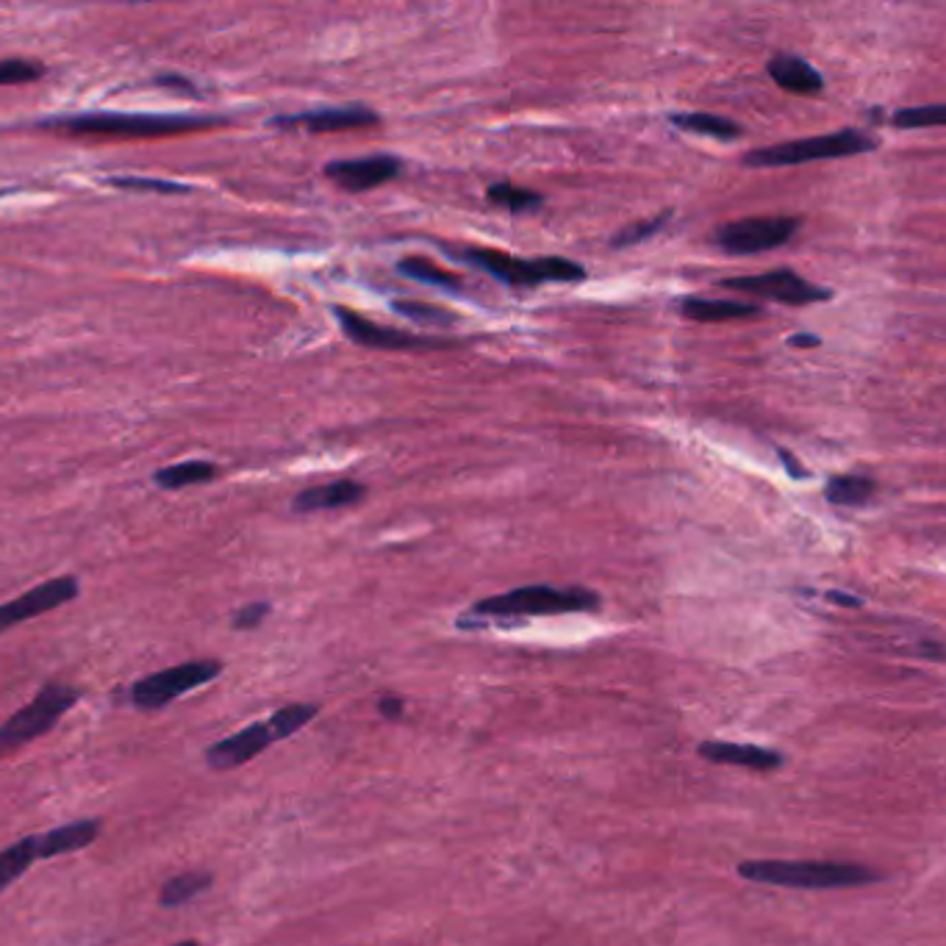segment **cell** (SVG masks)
Wrapping results in <instances>:
<instances>
[{
	"instance_id": "obj_1",
	"label": "cell",
	"mask_w": 946,
	"mask_h": 946,
	"mask_svg": "<svg viewBox=\"0 0 946 946\" xmlns=\"http://www.w3.org/2000/svg\"><path fill=\"white\" fill-rule=\"evenodd\" d=\"M602 597L586 586H520L505 595L486 597L469 606L467 613L456 619V628L480 630L489 624H520L531 617H561V613H586L597 611Z\"/></svg>"
},
{
	"instance_id": "obj_2",
	"label": "cell",
	"mask_w": 946,
	"mask_h": 946,
	"mask_svg": "<svg viewBox=\"0 0 946 946\" xmlns=\"http://www.w3.org/2000/svg\"><path fill=\"white\" fill-rule=\"evenodd\" d=\"M739 878L778 889L836 891L874 885L883 874L855 863H825V860H744L739 863Z\"/></svg>"
},
{
	"instance_id": "obj_3",
	"label": "cell",
	"mask_w": 946,
	"mask_h": 946,
	"mask_svg": "<svg viewBox=\"0 0 946 946\" xmlns=\"http://www.w3.org/2000/svg\"><path fill=\"white\" fill-rule=\"evenodd\" d=\"M453 261L475 267L494 281L511 289H536L542 283H580L586 281V267L561 255H544V259H520V255L502 253L491 248H445Z\"/></svg>"
},
{
	"instance_id": "obj_4",
	"label": "cell",
	"mask_w": 946,
	"mask_h": 946,
	"mask_svg": "<svg viewBox=\"0 0 946 946\" xmlns=\"http://www.w3.org/2000/svg\"><path fill=\"white\" fill-rule=\"evenodd\" d=\"M42 128H58L73 137H115V139H153L178 137V133L203 131V128L222 126V120L178 115H81L58 117V120L40 122Z\"/></svg>"
},
{
	"instance_id": "obj_5",
	"label": "cell",
	"mask_w": 946,
	"mask_h": 946,
	"mask_svg": "<svg viewBox=\"0 0 946 946\" xmlns=\"http://www.w3.org/2000/svg\"><path fill=\"white\" fill-rule=\"evenodd\" d=\"M878 151V139L858 128H841V131L822 133L811 139H791V142L755 148L744 156V167L772 170V167H800L811 162H830V159L863 156Z\"/></svg>"
},
{
	"instance_id": "obj_6",
	"label": "cell",
	"mask_w": 946,
	"mask_h": 946,
	"mask_svg": "<svg viewBox=\"0 0 946 946\" xmlns=\"http://www.w3.org/2000/svg\"><path fill=\"white\" fill-rule=\"evenodd\" d=\"M78 697H81V692L73 686H62V683L42 686L25 708H20L18 714H12L0 725V758L14 755L40 736L51 733L56 721L78 703Z\"/></svg>"
},
{
	"instance_id": "obj_7",
	"label": "cell",
	"mask_w": 946,
	"mask_h": 946,
	"mask_svg": "<svg viewBox=\"0 0 946 946\" xmlns=\"http://www.w3.org/2000/svg\"><path fill=\"white\" fill-rule=\"evenodd\" d=\"M220 672L222 664L214 659L186 661V664L170 666V670L153 672V675L137 681L131 686V692H128V699H131L133 708L139 710L167 708L181 694L195 692L203 683H211L214 677H220Z\"/></svg>"
},
{
	"instance_id": "obj_8",
	"label": "cell",
	"mask_w": 946,
	"mask_h": 946,
	"mask_svg": "<svg viewBox=\"0 0 946 946\" xmlns=\"http://www.w3.org/2000/svg\"><path fill=\"white\" fill-rule=\"evenodd\" d=\"M716 286L739 292V295H752V297H763V301L783 303V306H811V303H827L833 297L830 289L805 281V278L800 275V272L791 270V267L761 272V275L725 278V281H719Z\"/></svg>"
},
{
	"instance_id": "obj_9",
	"label": "cell",
	"mask_w": 946,
	"mask_h": 946,
	"mask_svg": "<svg viewBox=\"0 0 946 946\" xmlns=\"http://www.w3.org/2000/svg\"><path fill=\"white\" fill-rule=\"evenodd\" d=\"M800 226H803L800 217H747L716 228L714 244L727 255L766 253L789 244Z\"/></svg>"
},
{
	"instance_id": "obj_10",
	"label": "cell",
	"mask_w": 946,
	"mask_h": 946,
	"mask_svg": "<svg viewBox=\"0 0 946 946\" xmlns=\"http://www.w3.org/2000/svg\"><path fill=\"white\" fill-rule=\"evenodd\" d=\"M78 597V580L73 575L53 577L47 584L34 586L25 595L14 597L12 602H3L0 606V633L18 628V624L31 622V619L42 617V613H51L56 608L67 606Z\"/></svg>"
},
{
	"instance_id": "obj_11",
	"label": "cell",
	"mask_w": 946,
	"mask_h": 946,
	"mask_svg": "<svg viewBox=\"0 0 946 946\" xmlns=\"http://www.w3.org/2000/svg\"><path fill=\"white\" fill-rule=\"evenodd\" d=\"M336 323L341 325L345 336L350 341L361 347H370V350H433V347H450L445 341H433V339H420L414 334H405V330L387 328V325H378L372 319L361 317L358 312L345 306H334Z\"/></svg>"
},
{
	"instance_id": "obj_12",
	"label": "cell",
	"mask_w": 946,
	"mask_h": 946,
	"mask_svg": "<svg viewBox=\"0 0 946 946\" xmlns=\"http://www.w3.org/2000/svg\"><path fill=\"white\" fill-rule=\"evenodd\" d=\"M403 173V162L389 153H376L363 159H339L325 164V178L334 181L345 192H370L383 184H392Z\"/></svg>"
},
{
	"instance_id": "obj_13",
	"label": "cell",
	"mask_w": 946,
	"mask_h": 946,
	"mask_svg": "<svg viewBox=\"0 0 946 946\" xmlns=\"http://www.w3.org/2000/svg\"><path fill=\"white\" fill-rule=\"evenodd\" d=\"M378 122H381L378 111L361 104L330 106V109H314V111H301V115L272 117V126L275 128H283V131L306 128L308 133L352 131V128H370V126H378Z\"/></svg>"
},
{
	"instance_id": "obj_14",
	"label": "cell",
	"mask_w": 946,
	"mask_h": 946,
	"mask_svg": "<svg viewBox=\"0 0 946 946\" xmlns=\"http://www.w3.org/2000/svg\"><path fill=\"white\" fill-rule=\"evenodd\" d=\"M270 744H275V739H272L267 721H255L239 733L214 741L206 750V763L217 772H231V769L244 766L264 750H270Z\"/></svg>"
},
{
	"instance_id": "obj_15",
	"label": "cell",
	"mask_w": 946,
	"mask_h": 946,
	"mask_svg": "<svg viewBox=\"0 0 946 946\" xmlns=\"http://www.w3.org/2000/svg\"><path fill=\"white\" fill-rule=\"evenodd\" d=\"M697 755L710 763H730V766L750 769V772H778L785 758L778 750L758 744H736V741H703Z\"/></svg>"
},
{
	"instance_id": "obj_16",
	"label": "cell",
	"mask_w": 946,
	"mask_h": 946,
	"mask_svg": "<svg viewBox=\"0 0 946 946\" xmlns=\"http://www.w3.org/2000/svg\"><path fill=\"white\" fill-rule=\"evenodd\" d=\"M766 73L780 89L800 98H814V95L825 93V76L811 62H805L796 53H778L769 58Z\"/></svg>"
},
{
	"instance_id": "obj_17",
	"label": "cell",
	"mask_w": 946,
	"mask_h": 946,
	"mask_svg": "<svg viewBox=\"0 0 946 946\" xmlns=\"http://www.w3.org/2000/svg\"><path fill=\"white\" fill-rule=\"evenodd\" d=\"M367 497V486L358 480H334V483L308 486L292 500L297 514H314V511H334V508H350Z\"/></svg>"
},
{
	"instance_id": "obj_18",
	"label": "cell",
	"mask_w": 946,
	"mask_h": 946,
	"mask_svg": "<svg viewBox=\"0 0 946 946\" xmlns=\"http://www.w3.org/2000/svg\"><path fill=\"white\" fill-rule=\"evenodd\" d=\"M100 819H81V822H67L62 827H53V830L36 836V858H58V855L78 852V849L89 847V844L98 841L100 836Z\"/></svg>"
},
{
	"instance_id": "obj_19",
	"label": "cell",
	"mask_w": 946,
	"mask_h": 946,
	"mask_svg": "<svg viewBox=\"0 0 946 946\" xmlns=\"http://www.w3.org/2000/svg\"><path fill=\"white\" fill-rule=\"evenodd\" d=\"M681 314L694 323H730V319H752L761 317L763 308L758 303L744 301H714V297H683L677 303Z\"/></svg>"
},
{
	"instance_id": "obj_20",
	"label": "cell",
	"mask_w": 946,
	"mask_h": 946,
	"mask_svg": "<svg viewBox=\"0 0 946 946\" xmlns=\"http://www.w3.org/2000/svg\"><path fill=\"white\" fill-rule=\"evenodd\" d=\"M670 122L681 131L719 139V142H736V139L744 137V128L739 122L710 115V111H681V115H670Z\"/></svg>"
},
{
	"instance_id": "obj_21",
	"label": "cell",
	"mask_w": 946,
	"mask_h": 946,
	"mask_svg": "<svg viewBox=\"0 0 946 946\" xmlns=\"http://www.w3.org/2000/svg\"><path fill=\"white\" fill-rule=\"evenodd\" d=\"M878 494V480L869 475H836L825 483V500L838 508H860Z\"/></svg>"
},
{
	"instance_id": "obj_22",
	"label": "cell",
	"mask_w": 946,
	"mask_h": 946,
	"mask_svg": "<svg viewBox=\"0 0 946 946\" xmlns=\"http://www.w3.org/2000/svg\"><path fill=\"white\" fill-rule=\"evenodd\" d=\"M214 885L211 871H181L175 878H170L167 883L159 891V905L173 911V907L189 905L195 896H200L203 891H208Z\"/></svg>"
},
{
	"instance_id": "obj_23",
	"label": "cell",
	"mask_w": 946,
	"mask_h": 946,
	"mask_svg": "<svg viewBox=\"0 0 946 946\" xmlns=\"http://www.w3.org/2000/svg\"><path fill=\"white\" fill-rule=\"evenodd\" d=\"M486 200L508 214H533L544 206V195L525 189V186L511 184V181H497V184H491L489 189H486Z\"/></svg>"
},
{
	"instance_id": "obj_24",
	"label": "cell",
	"mask_w": 946,
	"mask_h": 946,
	"mask_svg": "<svg viewBox=\"0 0 946 946\" xmlns=\"http://www.w3.org/2000/svg\"><path fill=\"white\" fill-rule=\"evenodd\" d=\"M398 272L400 275L411 278V281L425 283V286L447 289V292H461L464 289V281L456 275V272L445 270V267H436L433 261L422 259V255H409V259H400Z\"/></svg>"
},
{
	"instance_id": "obj_25",
	"label": "cell",
	"mask_w": 946,
	"mask_h": 946,
	"mask_svg": "<svg viewBox=\"0 0 946 946\" xmlns=\"http://www.w3.org/2000/svg\"><path fill=\"white\" fill-rule=\"evenodd\" d=\"M36 836L20 838L12 847L0 849V894L18 883L25 871L36 863Z\"/></svg>"
},
{
	"instance_id": "obj_26",
	"label": "cell",
	"mask_w": 946,
	"mask_h": 946,
	"mask_svg": "<svg viewBox=\"0 0 946 946\" xmlns=\"http://www.w3.org/2000/svg\"><path fill=\"white\" fill-rule=\"evenodd\" d=\"M217 464L211 461H181V464H170V467L159 469L156 475H153V480H156V486H162V489L167 491H178L186 489V486H195V483H206V480L217 478Z\"/></svg>"
},
{
	"instance_id": "obj_27",
	"label": "cell",
	"mask_w": 946,
	"mask_h": 946,
	"mask_svg": "<svg viewBox=\"0 0 946 946\" xmlns=\"http://www.w3.org/2000/svg\"><path fill=\"white\" fill-rule=\"evenodd\" d=\"M317 714H319V705L314 703L283 705V708H278L275 714L267 719V727H270L272 739L281 741V739H289V736H295L297 730H303L308 721H314V716Z\"/></svg>"
},
{
	"instance_id": "obj_28",
	"label": "cell",
	"mask_w": 946,
	"mask_h": 946,
	"mask_svg": "<svg viewBox=\"0 0 946 946\" xmlns=\"http://www.w3.org/2000/svg\"><path fill=\"white\" fill-rule=\"evenodd\" d=\"M670 217H672V211H661V214H655V217H650V220L630 222V226H624L622 231H617L611 239H608V248L624 250V248H633V244L646 242L650 237H655L659 231H664L666 222H670Z\"/></svg>"
},
{
	"instance_id": "obj_29",
	"label": "cell",
	"mask_w": 946,
	"mask_h": 946,
	"mask_svg": "<svg viewBox=\"0 0 946 946\" xmlns=\"http://www.w3.org/2000/svg\"><path fill=\"white\" fill-rule=\"evenodd\" d=\"M392 312H398L400 317L405 319H414V323L420 325H436V328H450V325H456V314L442 306H433V303L394 301Z\"/></svg>"
},
{
	"instance_id": "obj_30",
	"label": "cell",
	"mask_w": 946,
	"mask_h": 946,
	"mask_svg": "<svg viewBox=\"0 0 946 946\" xmlns=\"http://www.w3.org/2000/svg\"><path fill=\"white\" fill-rule=\"evenodd\" d=\"M946 122V106H911V109H896L891 115V126L902 128V131H913V128H940Z\"/></svg>"
},
{
	"instance_id": "obj_31",
	"label": "cell",
	"mask_w": 946,
	"mask_h": 946,
	"mask_svg": "<svg viewBox=\"0 0 946 946\" xmlns=\"http://www.w3.org/2000/svg\"><path fill=\"white\" fill-rule=\"evenodd\" d=\"M45 76V64L34 58H7L0 62V87H14V84H31Z\"/></svg>"
},
{
	"instance_id": "obj_32",
	"label": "cell",
	"mask_w": 946,
	"mask_h": 946,
	"mask_svg": "<svg viewBox=\"0 0 946 946\" xmlns=\"http://www.w3.org/2000/svg\"><path fill=\"white\" fill-rule=\"evenodd\" d=\"M109 184L117 186V189H128V192H162V195H181V192H189V186L173 184V181L137 178V175H117V178H109Z\"/></svg>"
},
{
	"instance_id": "obj_33",
	"label": "cell",
	"mask_w": 946,
	"mask_h": 946,
	"mask_svg": "<svg viewBox=\"0 0 946 946\" xmlns=\"http://www.w3.org/2000/svg\"><path fill=\"white\" fill-rule=\"evenodd\" d=\"M267 617H270V602H248L233 613L231 624L233 630H255Z\"/></svg>"
},
{
	"instance_id": "obj_34",
	"label": "cell",
	"mask_w": 946,
	"mask_h": 946,
	"mask_svg": "<svg viewBox=\"0 0 946 946\" xmlns=\"http://www.w3.org/2000/svg\"><path fill=\"white\" fill-rule=\"evenodd\" d=\"M156 84L164 89H175V93L186 95V98H200V93H197V87L192 81H186V78L175 76V73H164V76H156Z\"/></svg>"
},
{
	"instance_id": "obj_35",
	"label": "cell",
	"mask_w": 946,
	"mask_h": 946,
	"mask_svg": "<svg viewBox=\"0 0 946 946\" xmlns=\"http://www.w3.org/2000/svg\"><path fill=\"white\" fill-rule=\"evenodd\" d=\"M378 714L389 721H398L400 716L405 714V699L398 697V694H383V697L378 699Z\"/></svg>"
},
{
	"instance_id": "obj_36",
	"label": "cell",
	"mask_w": 946,
	"mask_h": 946,
	"mask_svg": "<svg viewBox=\"0 0 946 946\" xmlns=\"http://www.w3.org/2000/svg\"><path fill=\"white\" fill-rule=\"evenodd\" d=\"M780 458H783V464H785V472H789V475H791V478H800V480H803V478H808V472H805V469H800V467H803V464L796 461V458H794V456H789V453H785V450H780Z\"/></svg>"
},
{
	"instance_id": "obj_37",
	"label": "cell",
	"mask_w": 946,
	"mask_h": 946,
	"mask_svg": "<svg viewBox=\"0 0 946 946\" xmlns=\"http://www.w3.org/2000/svg\"><path fill=\"white\" fill-rule=\"evenodd\" d=\"M827 600L836 602V606H847V608H860V606H863V600H860V597L841 595V591H830V595H827Z\"/></svg>"
},
{
	"instance_id": "obj_38",
	"label": "cell",
	"mask_w": 946,
	"mask_h": 946,
	"mask_svg": "<svg viewBox=\"0 0 946 946\" xmlns=\"http://www.w3.org/2000/svg\"><path fill=\"white\" fill-rule=\"evenodd\" d=\"M789 345L791 347H819L822 339L814 334H794V336H789Z\"/></svg>"
},
{
	"instance_id": "obj_39",
	"label": "cell",
	"mask_w": 946,
	"mask_h": 946,
	"mask_svg": "<svg viewBox=\"0 0 946 946\" xmlns=\"http://www.w3.org/2000/svg\"><path fill=\"white\" fill-rule=\"evenodd\" d=\"M173 946H200V944H197L195 938H186V940H178V944H173Z\"/></svg>"
}]
</instances>
